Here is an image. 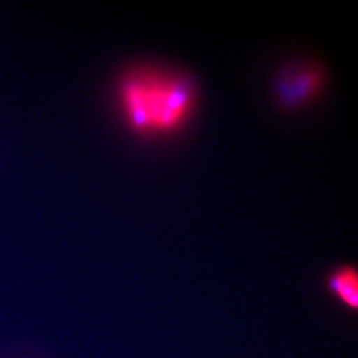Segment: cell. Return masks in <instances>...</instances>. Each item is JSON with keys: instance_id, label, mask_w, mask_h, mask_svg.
<instances>
[{"instance_id": "cell-3", "label": "cell", "mask_w": 358, "mask_h": 358, "mask_svg": "<svg viewBox=\"0 0 358 358\" xmlns=\"http://www.w3.org/2000/svg\"><path fill=\"white\" fill-rule=\"evenodd\" d=\"M326 287L349 311H357L358 275L355 267L343 264L335 268L326 278Z\"/></svg>"}, {"instance_id": "cell-1", "label": "cell", "mask_w": 358, "mask_h": 358, "mask_svg": "<svg viewBox=\"0 0 358 358\" xmlns=\"http://www.w3.org/2000/svg\"><path fill=\"white\" fill-rule=\"evenodd\" d=\"M116 96L129 128L148 136L179 131L196 103V90L189 77L153 66L125 71L117 83Z\"/></svg>"}, {"instance_id": "cell-2", "label": "cell", "mask_w": 358, "mask_h": 358, "mask_svg": "<svg viewBox=\"0 0 358 358\" xmlns=\"http://www.w3.org/2000/svg\"><path fill=\"white\" fill-rule=\"evenodd\" d=\"M324 81L320 66L315 64H296L284 69L275 81L278 101L285 107H298L310 101Z\"/></svg>"}]
</instances>
